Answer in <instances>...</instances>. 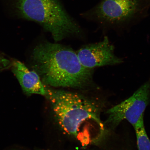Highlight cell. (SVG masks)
<instances>
[{
  "label": "cell",
  "mask_w": 150,
  "mask_h": 150,
  "mask_svg": "<svg viewBox=\"0 0 150 150\" xmlns=\"http://www.w3.org/2000/svg\"><path fill=\"white\" fill-rule=\"evenodd\" d=\"M12 70L26 95L45 96L46 87L35 71L30 70L23 63L18 61L14 62Z\"/></svg>",
  "instance_id": "cell-7"
},
{
  "label": "cell",
  "mask_w": 150,
  "mask_h": 150,
  "mask_svg": "<svg viewBox=\"0 0 150 150\" xmlns=\"http://www.w3.org/2000/svg\"><path fill=\"white\" fill-rule=\"evenodd\" d=\"M150 8V0H101L85 15L103 25L119 26L145 18Z\"/></svg>",
  "instance_id": "cell-4"
},
{
  "label": "cell",
  "mask_w": 150,
  "mask_h": 150,
  "mask_svg": "<svg viewBox=\"0 0 150 150\" xmlns=\"http://www.w3.org/2000/svg\"><path fill=\"white\" fill-rule=\"evenodd\" d=\"M135 130L139 150H150V140L146 134L144 122V116L134 127Z\"/></svg>",
  "instance_id": "cell-8"
},
{
  "label": "cell",
  "mask_w": 150,
  "mask_h": 150,
  "mask_svg": "<svg viewBox=\"0 0 150 150\" xmlns=\"http://www.w3.org/2000/svg\"><path fill=\"white\" fill-rule=\"evenodd\" d=\"M22 18L38 23L51 34L56 42L81 33L79 25L64 8L59 0H15Z\"/></svg>",
  "instance_id": "cell-3"
},
{
  "label": "cell",
  "mask_w": 150,
  "mask_h": 150,
  "mask_svg": "<svg viewBox=\"0 0 150 150\" xmlns=\"http://www.w3.org/2000/svg\"><path fill=\"white\" fill-rule=\"evenodd\" d=\"M150 97V78L132 96L107 111L108 116L103 124L104 128L113 130L124 120L134 127L144 116Z\"/></svg>",
  "instance_id": "cell-5"
},
{
  "label": "cell",
  "mask_w": 150,
  "mask_h": 150,
  "mask_svg": "<svg viewBox=\"0 0 150 150\" xmlns=\"http://www.w3.org/2000/svg\"><path fill=\"white\" fill-rule=\"evenodd\" d=\"M9 62L8 60L0 56V65L4 67H6L9 64Z\"/></svg>",
  "instance_id": "cell-9"
},
{
  "label": "cell",
  "mask_w": 150,
  "mask_h": 150,
  "mask_svg": "<svg viewBox=\"0 0 150 150\" xmlns=\"http://www.w3.org/2000/svg\"><path fill=\"white\" fill-rule=\"evenodd\" d=\"M45 96L49 102L54 117L62 130L82 143L81 127L84 123L93 120L104 130L100 119L103 103L80 94L46 87Z\"/></svg>",
  "instance_id": "cell-2"
},
{
  "label": "cell",
  "mask_w": 150,
  "mask_h": 150,
  "mask_svg": "<svg viewBox=\"0 0 150 150\" xmlns=\"http://www.w3.org/2000/svg\"><path fill=\"white\" fill-rule=\"evenodd\" d=\"M33 70L45 86L86 89L96 87L93 69L84 67L72 49L57 43L44 42L34 49Z\"/></svg>",
  "instance_id": "cell-1"
},
{
  "label": "cell",
  "mask_w": 150,
  "mask_h": 150,
  "mask_svg": "<svg viewBox=\"0 0 150 150\" xmlns=\"http://www.w3.org/2000/svg\"><path fill=\"white\" fill-rule=\"evenodd\" d=\"M76 54L81 64L89 69L120 64L123 62L114 54V47L107 37L100 42L84 46Z\"/></svg>",
  "instance_id": "cell-6"
}]
</instances>
